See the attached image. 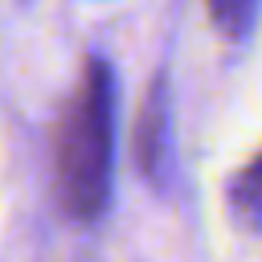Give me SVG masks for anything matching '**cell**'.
Instances as JSON below:
<instances>
[{
	"instance_id": "cell-1",
	"label": "cell",
	"mask_w": 262,
	"mask_h": 262,
	"mask_svg": "<svg viewBox=\"0 0 262 262\" xmlns=\"http://www.w3.org/2000/svg\"><path fill=\"white\" fill-rule=\"evenodd\" d=\"M115 180V70L86 57L82 82L57 131V192L70 217L90 221L106 209Z\"/></svg>"
},
{
	"instance_id": "cell-2",
	"label": "cell",
	"mask_w": 262,
	"mask_h": 262,
	"mask_svg": "<svg viewBox=\"0 0 262 262\" xmlns=\"http://www.w3.org/2000/svg\"><path fill=\"white\" fill-rule=\"evenodd\" d=\"M135 160H139V172L160 184L164 160H168V82L164 78L151 82L143 111L135 119Z\"/></svg>"
},
{
	"instance_id": "cell-3",
	"label": "cell",
	"mask_w": 262,
	"mask_h": 262,
	"mask_svg": "<svg viewBox=\"0 0 262 262\" xmlns=\"http://www.w3.org/2000/svg\"><path fill=\"white\" fill-rule=\"evenodd\" d=\"M229 217L246 233H262V156H254L229 180Z\"/></svg>"
},
{
	"instance_id": "cell-4",
	"label": "cell",
	"mask_w": 262,
	"mask_h": 262,
	"mask_svg": "<svg viewBox=\"0 0 262 262\" xmlns=\"http://www.w3.org/2000/svg\"><path fill=\"white\" fill-rule=\"evenodd\" d=\"M205 4H209L213 25H217L225 37H233V41L250 37L254 16H258V0H205Z\"/></svg>"
}]
</instances>
